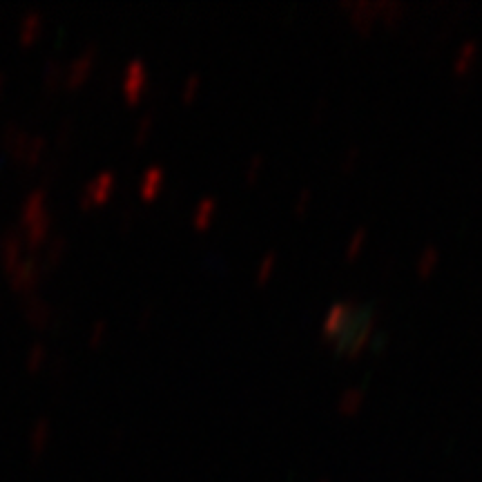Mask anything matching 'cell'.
<instances>
[{"mask_svg":"<svg viewBox=\"0 0 482 482\" xmlns=\"http://www.w3.org/2000/svg\"><path fill=\"white\" fill-rule=\"evenodd\" d=\"M41 272H43L41 257L36 254V250H32L30 254H25V257L18 259L12 268H7V277L14 288L27 290V288H32L39 283Z\"/></svg>","mask_w":482,"mask_h":482,"instance_id":"obj_1","label":"cell"},{"mask_svg":"<svg viewBox=\"0 0 482 482\" xmlns=\"http://www.w3.org/2000/svg\"><path fill=\"white\" fill-rule=\"evenodd\" d=\"M114 188H117V174L112 172V170H103V172H99L81 188L79 201L85 208L94 203H103L112 192H114Z\"/></svg>","mask_w":482,"mask_h":482,"instance_id":"obj_2","label":"cell"},{"mask_svg":"<svg viewBox=\"0 0 482 482\" xmlns=\"http://www.w3.org/2000/svg\"><path fill=\"white\" fill-rule=\"evenodd\" d=\"M97 56H99V47L97 43H90L83 47V52L74 59L70 65H65V74H63V81L68 88H79V85L90 77V72L97 63Z\"/></svg>","mask_w":482,"mask_h":482,"instance_id":"obj_3","label":"cell"},{"mask_svg":"<svg viewBox=\"0 0 482 482\" xmlns=\"http://www.w3.org/2000/svg\"><path fill=\"white\" fill-rule=\"evenodd\" d=\"M148 90V68L141 59H132L125 65V74H123V97L128 103H139L141 97Z\"/></svg>","mask_w":482,"mask_h":482,"instance_id":"obj_4","label":"cell"},{"mask_svg":"<svg viewBox=\"0 0 482 482\" xmlns=\"http://www.w3.org/2000/svg\"><path fill=\"white\" fill-rule=\"evenodd\" d=\"M353 308H355V301H337V304L330 306L324 321H321V337H324L328 344L342 333L346 321L351 319Z\"/></svg>","mask_w":482,"mask_h":482,"instance_id":"obj_5","label":"cell"},{"mask_svg":"<svg viewBox=\"0 0 482 482\" xmlns=\"http://www.w3.org/2000/svg\"><path fill=\"white\" fill-rule=\"evenodd\" d=\"M346 9H351V21L355 25V30L362 36H368L373 32L377 16V3H366V0H360V3L346 5Z\"/></svg>","mask_w":482,"mask_h":482,"instance_id":"obj_6","label":"cell"},{"mask_svg":"<svg viewBox=\"0 0 482 482\" xmlns=\"http://www.w3.org/2000/svg\"><path fill=\"white\" fill-rule=\"evenodd\" d=\"M23 245H25V237L16 225L0 237V259H3L5 268H12L23 257Z\"/></svg>","mask_w":482,"mask_h":482,"instance_id":"obj_7","label":"cell"},{"mask_svg":"<svg viewBox=\"0 0 482 482\" xmlns=\"http://www.w3.org/2000/svg\"><path fill=\"white\" fill-rule=\"evenodd\" d=\"M52 223H54V214L52 210L47 208V210L43 214H39L36 219H32L30 223H25V232H23V237H25V245L27 248H36L47 234H50V228H52Z\"/></svg>","mask_w":482,"mask_h":482,"instance_id":"obj_8","label":"cell"},{"mask_svg":"<svg viewBox=\"0 0 482 482\" xmlns=\"http://www.w3.org/2000/svg\"><path fill=\"white\" fill-rule=\"evenodd\" d=\"M478 56H480L478 41H465L460 45L456 59H453V74H456V77H467V74L476 68Z\"/></svg>","mask_w":482,"mask_h":482,"instance_id":"obj_9","label":"cell"},{"mask_svg":"<svg viewBox=\"0 0 482 482\" xmlns=\"http://www.w3.org/2000/svg\"><path fill=\"white\" fill-rule=\"evenodd\" d=\"M23 313H25L27 319L32 321V324L43 326V324H47V321L54 317V308H52V304L47 299H43L39 295H30V297L25 299V304H23Z\"/></svg>","mask_w":482,"mask_h":482,"instance_id":"obj_10","label":"cell"},{"mask_svg":"<svg viewBox=\"0 0 482 482\" xmlns=\"http://www.w3.org/2000/svg\"><path fill=\"white\" fill-rule=\"evenodd\" d=\"M47 210V190L45 188H34V190L25 197V201L21 203V221L30 223L36 219L39 214Z\"/></svg>","mask_w":482,"mask_h":482,"instance_id":"obj_11","label":"cell"},{"mask_svg":"<svg viewBox=\"0 0 482 482\" xmlns=\"http://www.w3.org/2000/svg\"><path fill=\"white\" fill-rule=\"evenodd\" d=\"M163 181H165L163 168H159V165L148 168L145 172H143V177H141V183H139L141 197H143L145 201L154 199V197L161 192V188H163Z\"/></svg>","mask_w":482,"mask_h":482,"instance_id":"obj_12","label":"cell"},{"mask_svg":"<svg viewBox=\"0 0 482 482\" xmlns=\"http://www.w3.org/2000/svg\"><path fill=\"white\" fill-rule=\"evenodd\" d=\"M364 400H366V395L362 389H346L342 393V398L337 400V413L342 415V418H353V415L362 411Z\"/></svg>","mask_w":482,"mask_h":482,"instance_id":"obj_13","label":"cell"},{"mask_svg":"<svg viewBox=\"0 0 482 482\" xmlns=\"http://www.w3.org/2000/svg\"><path fill=\"white\" fill-rule=\"evenodd\" d=\"M217 208H219V203H217L214 197H203V199L197 203L194 214H192V223L197 230H205L208 225L214 221Z\"/></svg>","mask_w":482,"mask_h":482,"instance_id":"obj_14","label":"cell"},{"mask_svg":"<svg viewBox=\"0 0 482 482\" xmlns=\"http://www.w3.org/2000/svg\"><path fill=\"white\" fill-rule=\"evenodd\" d=\"M43 30V14L39 12V9H30L25 16L21 25H18V39H21L23 43L36 39V36L41 34Z\"/></svg>","mask_w":482,"mask_h":482,"instance_id":"obj_15","label":"cell"},{"mask_svg":"<svg viewBox=\"0 0 482 482\" xmlns=\"http://www.w3.org/2000/svg\"><path fill=\"white\" fill-rule=\"evenodd\" d=\"M65 250H68V239L63 237V234H54V237L50 239V243H47V248L43 252V259H41V266L43 268H52L56 266L61 259Z\"/></svg>","mask_w":482,"mask_h":482,"instance_id":"obj_16","label":"cell"},{"mask_svg":"<svg viewBox=\"0 0 482 482\" xmlns=\"http://www.w3.org/2000/svg\"><path fill=\"white\" fill-rule=\"evenodd\" d=\"M440 263V250L436 248V245H427L420 257H418V263H415V268H418V277L420 279H429L433 272H436Z\"/></svg>","mask_w":482,"mask_h":482,"instance_id":"obj_17","label":"cell"},{"mask_svg":"<svg viewBox=\"0 0 482 482\" xmlns=\"http://www.w3.org/2000/svg\"><path fill=\"white\" fill-rule=\"evenodd\" d=\"M27 137H30V134H27L21 125H16V123H7V125L3 128V143H5L7 150H12L16 157L21 154Z\"/></svg>","mask_w":482,"mask_h":482,"instance_id":"obj_18","label":"cell"},{"mask_svg":"<svg viewBox=\"0 0 482 482\" xmlns=\"http://www.w3.org/2000/svg\"><path fill=\"white\" fill-rule=\"evenodd\" d=\"M404 5L400 3H377V16L384 21L386 30H398L402 23Z\"/></svg>","mask_w":482,"mask_h":482,"instance_id":"obj_19","label":"cell"},{"mask_svg":"<svg viewBox=\"0 0 482 482\" xmlns=\"http://www.w3.org/2000/svg\"><path fill=\"white\" fill-rule=\"evenodd\" d=\"M45 145H47V139L43 134H30L18 157L27 161V163H36V161L41 159V154L45 152Z\"/></svg>","mask_w":482,"mask_h":482,"instance_id":"obj_20","label":"cell"},{"mask_svg":"<svg viewBox=\"0 0 482 482\" xmlns=\"http://www.w3.org/2000/svg\"><path fill=\"white\" fill-rule=\"evenodd\" d=\"M275 268H277V252L270 250L268 254H263V259L259 261V268L254 272V283H257V286H266Z\"/></svg>","mask_w":482,"mask_h":482,"instance_id":"obj_21","label":"cell"},{"mask_svg":"<svg viewBox=\"0 0 482 482\" xmlns=\"http://www.w3.org/2000/svg\"><path fill=\"white\" fill-rule=\"evenodd\" d=\"M366 239H368L366 228H357V230L351 234V239H348V245H346V254H344V259H346L348 263H353V261L362 254L364 245H366Z\"/></svg>","mask_w":482,"mask_h":482,"instance_id":"obj_22","label":"cell"},{"mask_svg":"<svg viewBox=\"0 0 482 482\" xmlns=\"http://www.w3.org/2000/svg\"><path fill=\"white\" fill-rule=\"evenodd\" d=\"M201 74H197L192 72L190 77L185 79L183 83V90H181V103L183 106H192V103L197 101V97H199V92H201Z\"/></svg>","mask_w":482,"mask_h":482,"instance_id":"obj_23","label":"cell"},{"mask_svg":"<svg viewBox=\"0 0 482 482\" xmlns=\"http://www.w3.org/2000/svg\"><path fill=\"white\" fill-rule=\"evenodd\" d=\"M63 74H65V68L59 59H50L45 63V85L47 88H54V85L63 79Z\"/></svg>","mask_w":482,"mask_h":482,"instance_id":"obj_24","label":"cell"},{"mask_svg":"<svg viewBox=\"0 0 482 482\" xmlns=\"http://www.w3.org/2000/svg\"><path fill=\"white\" fill-rule=\"evenodd\" d=\"M152 125H154L152 114H145V117L139 119L137 130H134V143H137V145H143V143H145L148 137H150V132H152Z\"/></svg>","mask_w":482,"mask_h":482,"instance_id":"obj_25","label":"cell"},{"mask_svg":"<svg viewBox=\"0 0 482 482\" xmlns=\"http://www.w3.org/2000/svg\"><path fill=\"white\" fill-rule=\"evenodd\" d=\"M45 357H47V348H45V344H41V342L32 344V346H30V351H27V368H30V371H34V368H39V366L43 364Z\"/></svg>","mask_w":482,"mask_h":482,"instance_id":"obj_26","label":"cell"},{"mask_svg":"<svg viewBox=\"0 0 482 482\" xmlns=\"http://www.w3.org/2000/svg\"><path fill=\"white\" fill-rule=\"evenodd\" d=\"M263 165H266V161H263L261 154H254L250 161H248V165H245V181L248 183H254L259 179V174L263 172Z\"/></svg>","mask_w":482,"mask_h":482,"instance_id":"obj_27","label":"cell"},{"mask_svg":"<svg viewBox=\"0 0 482 482\" xmlns=\"http://www.w3.org/2000/svg\"><path fill=\"white\" fill-rule=\"evenodd\" d=\"M357 163H360V148L351 145V148L346 150L344 159H342V172H344V174H351L353 170L357 168Z\"/></svg>","mask_w":482,"mask_h":482,"instance_id":"obj_28","label":"cell"},{"mask_svg":"<svg viewBox=\"0 0 482 482\" xmlns=\"http://www.w3.org/2000/svg\"><path fill=\"white\" fill-rule=\"evenodd\" d=\"M106 335H108V321L106 319H99V321H94V326L90 328L88 342L92 346H97V344L103 342V339H106Z\"/></svg>","mask_w":482,"mask_h":482,"instance_id":"obj_29","label":"cell"},{"mask_svg":"<svg viewBox=\"0 0 482 482\" xmlns=\"http://www.w3.org/2000/svg\"><path fill=\"white\" fill-rule=\"evenodd\" d=\"M310 201H313V192H310V190H301L299 197H297V201H295V214L297 217H304L308 212V208H310Z\"/></svg>","mask_w":482,"mask_h":482,"instance_id":"obj_30","label":"cell"},{"mask_svg":"<svg viewBox=\"0 0 482 482\" xmlns=\"http://www.w3.org/2000/svg\"><path fill=\"white\" fill-rule=\"evenodd\" d=\"M47 433H50V422L47 420H39L34 424V431H32V440L36 444H43V440L47 438Z\"/></svg>","mask_w":482,"mask_h":482,"instance_id":"obj_31","label":"cell"},{"mask_svg":"<svg viewBox=\"0 0 482 482\" xmlns=\"http://www.w3.org/2000/svg\"><path fill=\"white\" fill-rule=\"evenodd\" d=\"M70 132H72L70 119H65V121H63V125H61V130H59V141H61V143H65V141H68Z\"/></svg>","mask_w":482,"mask_h":482,"instance_id":"obj_32","label":"cell"},{"mask_svg":"<svg viewBox=\"0 0 482 482\" xmlns=\"http://www.w3.org/2000/svg\"><path fill=\"white\" fill-rule=\"evenodd\" d=\"M132 217H134V212H132L130 208H128V210H125V208H123V210H121V221H123V223H130V221H132Z\"/></svg>","mask_w":482,"mask_h":482,"instance_id":"obj_33","label":"cell"},{"mask_svg":"<svg viewBox=\"0 0 482 482\" xmlns=\"http://www.w3.org/2000/svg\"><path fill=\"white\" fill-rule=\"evenodd\" d=\"M150 315H152V310L145 308V313H141V315H139V324H141V326H145L148 321H150Z\"/></svg>","mask_w":482,"mask_h":482,"instance_id":"obj_34","label":"cell"},{"mask_svg":"<svg viewBox=\"0 0 482 482\" xmlns=\"http://www.w3.org/2000/svg\"><path fill=\"white\" fill-rule=\"evenodd\" d=\"M3 81H5V74L0 72V88H3Z\"/></svg>","mask_w":482,"mask_h":482,"instance_id":"obj_35","label":"cell"},{"mask_svg":"<svg viewBox=\"0 0 482 482\" xmlns=\"http://www.w3.org/2000/svg\"><path fill=\"white\" fill-rule=\"evenodd\" d=\"M321 482H328V480H321Z\"/></svg>","mask_w":482,"mask_h":482,"instance_id":"obj_36","label":"cell"}]
</instances>
